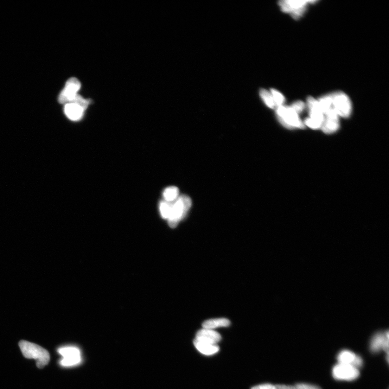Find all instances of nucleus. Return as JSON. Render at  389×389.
<instances>
[{
    "instance_id": "nucleus-1",
    "label": "nucleus",
    "mask_w": 389,
    "mask_h": 389,
    "mask_svg": "<svg viewBox=\"0 0 389 389\" xmlns=\"http://www.w3.org/2000/svg\"><path fill=\"white\" fill-rule=\"evenodd\" d=\"M19 346L25 358L36 360L38 368L42 369L48 364L50 355L45 349L27 341H21L19 343Z\"/></svg>"
},
{
    "instance_id": "nucleus-2",
    "label": "nucleus",
    "mask_w": 389,
    "mask_h": 389,
    "mask_svg": "<svg viewBox=\"0 0 389 389\" xmlns=\"http://www.w3.org/2000/svg\"><path fill=\"white\" fill-rule=\"evenodd\" d=\"M191 200L189 197L182 195L173 203L170 215L168 219L169 225L175 228L178 223L186 216L191 206Z\"/></svg>"
},
{
    "instance_id": "nucleus-3",
    "label": "nucleus",
    "mask_w": 389,
    "mask_h": 389,
    "mask_svg": "<svg viewBox=\"0 0 389 389\" xmlns=\"http://www.w3.org/2000/svg\"><path fill=\"white\" fill-rule=\"evenodd\" d=\"M277 114L280 122L287 127L302 129L304 127L298 114L291 107H278Z\"/></svg>"
},
{
    "instance_id": "nucleus-4",
    "label": "nucleus",
    "mask_w": 389,
    "mask_h": 389,
    "mask_svg": "<svg viewBox=\"0 0 389 389\" xmlns=\"http://www.w3.org/2000/svg\"><path fill=\"white\" fill-rule=\"evenodd\" d=\"M332 105L338 116L348 118L352 112V104L348 96L342 92L331 94Z\"/></svg>"
},
{
    "instance_id": "nucleus-5",
    "label": "nucleus",
    "mask_w": 389,
    "mask_h": 389,
    "mask_svg": "<svg viewBox=\"0 0 389 389\" xmlns=\"http://www.w3.org/2000/svg\"><path fill=\"white\" fill-rule=\"evenodd\" d=\"M57 352L62 356L60 363L63 367H73L78 365L81 362V354L78 347H63L59 348Z\"/></svg>"
},
{
    "instance_id": "nucleus-6",
    "label": "nucleus",
    "mask_w": 389,
    "mask_h": 389,
    "mask_svg": "<svg viewBox=\"0 0 389 389\" xmlns=\"http://www.w3.org/2000/svg\"><path fill=\"white\" fill-rule=\"evenodd\" d=\"M333 374L337 380L353 381L359 377L360 372L352 365L339 363L334 367Z\"/></svg>"
},
{
    "instance_id": "nucleus-7",
    "label": "nucleus",
    "mask_w": 389,
    "mask_h": 389,
    "mask_svg": "<svg viewBox=\"0 0 389 389\" xmlns=\"http://www.w3.org/2000/svg\"><path fill=\"white\" fill-rule=\"evenodd\" d=\"M81 88L80 81L75 78L69 79L66 82L65 88L59 95V103L66 104L71 103L77 96Z\"/></svg>"
},
{
    "instance_id": "nucleus-8",
    "label": "nucleus",
    "mask_w": 389,
    "mask_h": 389,
    "mask_svg": "<svg viewBox=\"0 0 389 389\" xmlns=\"http://www.w3.org/2000/svg\"><path fill=\"white\" fill-rule=\"evenodd\" d=\"M308 1H282L279 5L284 12L290 13L295 20H298L304 13L307 9Z\"/></svg>"
},
{
    "instance_id": "nucleus-9",
    "label": "nucleus",
    "mask_w": 389,
    "mask_h": 389,
    "mask_svg": "<svg viewBox=\"0 0 389 389\" xmlns=\"http://www.w3.org/2000/svg\"><path fill=\"white\" fill-rule=\"evenodd\" d=\"M324 117L321 129L324 132L330 134L336 132L339 129L340 123L339 116L333 109L328 111Z\"/></svg>"
},
{
    "instance_id": "nucleus-10",
    "label": "nucleus",
    "mask_w": 389,
    "mask_h": 389,
    "mask_svg": "<svg viewBox=\"0 0 389 389\" xmlns=\"http://www.w3.org/2000/svg\"><path fill=\"white\" fill-rule=\"evenodd\" d=\"M370 348L373 353H378L381 350H384L389 354V333L375 334L372 337Z\"/></svg>"
},
{
    "instance_id": "nucleus-11",
    "label": "nucleus",
    "mask_w": 389,
    "mask_h": 389,
    "mask_svg": "<svg viewBox=\"0 0 389 389\" xmlns=\"http://www.w3.org/2000/svg\"><path fill=\"white\" fill-rule=\"evenodd\" d=\"M308 104L309 109V118L322 125L324 114L321 109L318 100L310 97L308 99Z\"/></svg>"
},
{
    "instance_id": "nucleus-12",
    "label": "nucleus",
    "mask_w": 389,
    "mask_h": 389,
    "mask_svg": "<svg viewBox=\"0 0 389 389\" xmlns=\"http://www.w3.org/2000/svg\"><path fill=\"white\" fill-rule=\"evenodd\" d=\"M196 340L210 344H217L221 340V335L212 329H203L196 334Z\"/></svg>"
},
{
    "instance_id": "nucleus-13",
    "label": "nucleus",
    "mask_w": 389,
    "mask_h": 389,
    "mask_svg": "<svg viewBox=\"0 0 389 389\" xmlns=\"http://www.w3.org/2000/svg\"><path fill=\"white\" fill-rule=\"evenodd\" d=\"M84 111L81 106L73 103L66 104L65 106L66 116L73 121L80 120L82 117Z\"/></svg>"
},
{
    "instance_id": "nucleus-14",
    "label": "nucleus",
    "mask_w": 389,
    "mask_h": 389,
    "mask_svg": "<svg viewBox=\"0 0 389 389\" xmlns=\"http://www.w3.org/2000/svg\"><path fill=\"white\" fill-rule=\"evenodd\" d=\"M196 348L203 355H212L218 353L219 347L217 344H210L195 339L194 341Z\"/></svg>"
},
{
    "instance_id": "nucleus-15",
    "label": "nucleus",
    "mask_w": 389,
    "mask_h": 389,
    "mask_svg": "<svg viewBox=\"0 0 389 389\" xmlns=\"http://www.w3.org/2000/svg\"><path fill=\"white\" fill-rule=\"evenodd\" d=\"M230 324V321L226 318H217L205 321L203 323L202 326L204 329L213 330L219 327H228Z\"/></svg>"
},
{
    "instance_id": "nucleus-16",
    "label": "nucleus",
    "mask_w": 389,
    "mask_h": 389,
    "mask_svg": "<svg viewBox=\"0 0 389 389\" xmlns=\"http://www.w3.org/2000/svg\"><path fill=\"white\" fill-rule=\"evenodd\" d=\"M356 355L354 353L349 350H343L337 356V360L339 363L353 366L356 358Z\"/></svg>"
},
{
    "instance_id": "nucleus-17",
    "label": "nucleus",
    "mask_w": 389,
    "mask_h": 389,
    "mask_svg": "<svg viewBox=\"0 0 389 389\" xmlns=\"http://www.w3.org/2000/svg\"><path fill=\"white\" fill-rule=\"evenodd\" d=\"M165 201L173 203L179 197V190L176 187H170L165 189L163 192Z\"/></svg>"
},
{
    "instance_id": "nucleus-18",
    "label": "nucleus",
    "mask_w": 389,
    "mask_h": 389,
    "mask_svg": "<svg viewBox=\"0 0 389 389\" xmlns=\"http://www.w3.org/2000/svg\"><path fill=\"white\" fill-rule=\"evenodd\" d=\"M320 104L321 109L323 113L326 114L331 108H332V98L331 95L324 96L322 98L318 100Z\"/></svg>"
},
{
    "instance_id": "nucleus-19",
    "label": "nucleus",
    "mask_w": 389,
    "mask_h": 389,
    "mask_svg": "<svg viewBox=\"0 0 389 389\" xmlns=\"http://www.w3.org/2000/svg\"><path fill=\"white\" fill-rule=\"evenodd\" d=\"M173 203L162 201L160 203V212L163 219H168L171 214Z\"/></svg>"
},
{
    "instance_id": "nucleus-20",
    "label": "nucleus",
    "mask_w": 389,
    "mask_h": 389,
    "mask_svg": "<svg viewBox=\"0 0 389 389\" xmlns=\"http://www.w3.org/2000/svg\"><path fill=\"white\" fill-rule=\"evenodd\" d=\"M260 94L267 106L271 108L275 107V102H274L272 94L270 92L265 89H262L260 92Z\"/></svg>"
},
{
    "instance_id": "nucleus-21",
    "label": "nucleus",
    "mask_w": 389,
    "mask_h": 389,
    "mask_svg": "<svg viewBox=\"0 0 389 389\" xmlns=\"http://www.w3.org/2000/svg\"><path fill=\"white\" fill-rule=\"evenodd\" d=\"M271 94H272L275 105L277 107L283 106L285 101L284 96L275 89H271Z\"/></svg>"
},
{
    "instance_id": "nucleus-22",
    "label": "nucleus",
    "mask_w": 389,
    "mask_h": 389,
    "mask_svg": "<svg viewBox=\"0 0 389 389\" xmlns=\"http://www.w3.org/2000/svg\"><path fill=\"white\" fill-rule=\"evenodd\" d=\"M298 114L303 112L305 108V104L301 101H298L293 104L291 107Z\"/></svg>"
},
{
    "instance_id": "nucleus-23",
    "label": "nucleus",
    "mask_w": 389,
    "mask_h": 389,
    "mask_svg": "<svg viewBox=\"0 0 389 389\" xmlns=\"http://www.w3.org/2000/svg\"><path fill=\"white\" fill-rule=\"evenodd\" d=\"M305 123L312 129H318L322 126L321 124L316 122L309 118L305 120Z\"/></svg>"
},
{
    "instance_id": "nucleus-24",
    "label": "nucleus",
    "mask_w": 389,
    "mask_h": 389,
    "mask_svg": "<svg viewBox=\"0 0 389 389\" xmlns=\"http://www.w3.org/2000/svg\"><path fill=\"white\" fill-rule=\"evenodd\" d=\"M295 387L296 389H322L320 387L317 386L307 384H299Z\"/></svg>"
},
{
    "instance_id": "nucleus-25",
    "label": "nucleus",
    "mask_w": 389,
    "mask_h": 389,
    "mask_svg": "<svg viewBox=\"0 0 389 389\" xmlns=\"http://www.w3.org/2000/svg\"><path fill=\"white\" fill-rule=\"evenodd\" d=\"M273 387V385L271 384H266L254 386L251 389H272Z\"/></svg>"
},
{
    "instance_id": "nucleus-26",
    "label": "nucleus",
    "mask_w": 389,
    "mask_h": 389,
    "mask_svg": "<svg viewBox=\"0 0 389 389\" xmlns=\"http://www.w3.org/2000/svg\"><path fill=\"white\" fill-rule=\"evenodd\" d=\"M272 389H296V388L295 386L278 385H273Z\"/></svg>"
}]
</instances>
